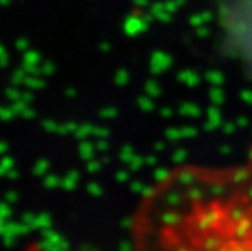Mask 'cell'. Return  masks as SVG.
Returning a JSON list of instances; mask_svg holds the SVG:
<instances>
[{
  "label": "cell",
  "mask_w": 252,
  "mask_h": 251,
  "mask_svg": "<svg viewBox=\"0 0 252 251\" xmlns=\"http://www.w3.org/2000/svg\"><path fill=\"white\" fill-rule=\"evenodd\" d=\"M131 251H252V165H185L136 209Z\"/></svg>",
  "instance_id": "1"
},
{
  "label": "cell",
  "mask_w": 252,
  "mask_h": 251,
  "mask_svg": "<svg viewBox=\"0 0 252 251\" xmlns=\"http://www.w3.org/2000/svg\"><path fill=\"white\" fill-rule=\"evenodd\" d=\"M230 21L237 44L252 64V0H233Z\"/></svg>",
  "instance_id": "2"
}]
</instances>
